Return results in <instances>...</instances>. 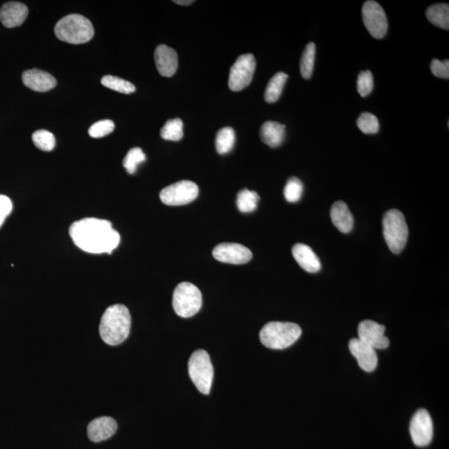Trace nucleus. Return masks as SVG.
Segmentation results:
<instances>
[{"mask_svg": "<svg viewBox=\"0 0 449 449\" xmlns=\"http://www.w3.org/2000/svg\"><path fill=\"white\" fill-rule=\"evenodd\" d=\"M362 17L365 28L374 38L381 39L386 36L388 20L385 10L376 1H366L362 8Z\"/></svg>", "mask_w": 449, "mask_h": 449, "instance_id": "nucleus-10", "label": "nucleus"}, {"mask_svg": "<svg viewBox=\"0 0 449 449\" xmlns=\"http://www.w3.org/2000/svg\"><path fill=\"white\" fill-rule=\"evenodd\" d=\"M374 89L373 74L369 71H362L357 80V90L361 97H367Z\"/></svg>", "mask_w": 449, "mask_h": 449, "instance_id": "nucleus-33", "label": "nucleus"}, {"mask_svg": "<svg viewBox=\"0 0 449 449\" xmlns=\"http://www.w3.org/2000/svg\"><path fill=\"white\" fill-rule=\"evenodd\" d=\"M357 126L365 134H374L378 132L379 123L377 117L369 112H364L357 120Z\"/></svg>", "mask_w": 449, "mask_h": 449, "instance_id": "nucleus-32", "label": "nucleus"}, {"mask_svg": "<svg viewBox=\"0 0 449 449\" xmlns=\"http://www.w3.org/2000/svg\"><path fill=\"white\" fill-rule=\"evenodd\" d=\"M316 50L315 43H309L303 52L300 59V73L304 80H309L312 75L314 65H315Z\"/></svg>", "mask_w": 449, "mask_h": 449, "instance_id": "nucleus-26", "label": "nucleus"}, {"mask_svg": "<svg viewBox=\"0 0 449 449\" xmlns=\"http://www.w3.org/2000/svg\"><path fill=\"white\" fill-rule=\"evenodd\" d=\"M287 78V74L283 72L277 73L270 78L265 91V102L274 103L278 101L283 89H284Z\"/></svg>", "mask_w": 449, "mask_h": 449, "instance_id": "nucleus-23", "label": "nucleus"}, {"mask_svg": "<svg viewBox=\"0 0 449 449\" xmlns=\"http://www.w3.org/2000/svg\"><path fill=\"white\" fill-rule=\"evenodd\" d=\"M302 328L290 322H270L260 332L261 343L272 350H284L298 341Z\"/></svg>", "mask_w": 449, "mask_h": 449, "instance_id": "nucleus-4", "label": "nucleus"}, {"mask_svg": "<svg viewBox=\"0 0 449 449\" xmlns=\"http://www.w3.org/2000/svg\"><path fill=\"white\" fill-rule=\"evenodd\" d=\"M260 200L259 195L254 191L244 189L237 195V204L240 212L249 213L254 212Z\"/></svg>", "mask_w": 449, "mask_h": 449, "instance_id": "nucleus-25", "label": "nucleus"}, {"mask_svg": "<svg viewBox=\"0 0 449 449\" xmlns=\"http://www.w3.org/2000/svg\"><path fill=\"white\" fill-rule=\"evenodd\" d=\"M235 141V134L232 128H224L216 134V147L218 154H226L232 151Z\"/></svg>", "mask_w": 449, "mask_h": 449, "instance_id": "nucleus-24", "label": "nucleus"}, {"mask_svg": "<svg viewBox=\"0 0 449 449\" xmlns=\"http://www.w3.org/2000/svg\"><path fill=\"white\" fill-rule=\"evenodd\" d=\"M212 255L218 261L233 265H242L252 259V252L237 243H221L213 249Z\"/></svg>", "mask_w": 449, "mask_h": 449, "instance_id": "nucleus-12", "label": "nucleus"}, {"mask_svg": "<svg viewBox=\"0 0 449 449\" xmlns=\"http://www.w3.org/2000/svg\"><path fill=\"white\" fill-rule=\"evenodd\" d=\"M69 234L76 246L90 254H111L121 240L110 221L98 218H84L73 222Z\"/></svg>", "mask_w": 449, "mask_h": 449, "instance_id": "nucleus-1", "label": "nucleus"}, {"mask_svg": "<svg viewBox=\"0 0 449 449\" xmlns=\"http://www.w3.org/2000/svg\"><path fill=\"white\" fill-rule=\"evenodd\" d=\"M292 255L300 267L309 273L320 272L321 264L317 255L306 244L298 243L292 248Z\"/></svg>", "mask_w": 449, "mask_h": 449, "instance_id": "nucleus-19", "label": "nucleus"}, {"mask_svg": "<svg viewBox=\"0 0 449 449\" xmlns=\"http://www.w3.org/2000/svg\"><path fill=\"white\" fill-rule=\"evenodd\" d=\"M131 323L132 321L128 309L124 304H113L102 316L99 325L100 337L109 346H119L128 339Z\"/></svg>", "mask_w": 449, "mask_h": 449, "instance_id": "nucleus-2", "label": "nucleus"}, {"mask_svg": "<svg viewBox=\"0 0 449 449\" xmlns=\"http://www.w3.org/2000/svg\"><path fill=\"white\" fill-rule=\"evenodd\" d=\"M54 33L59 41L81 45L88 43L94 36V29L89 20L80 15L64 17L55 25Z\"/></svg>", "mask_w": 449, "mask_h": 449, "instance_id": "nucleus-3", "label": "nucleus"}, {"mask_svg": "<svg viewBox=\"0 0 449 449\" xmlns=\"http://www.w3.org/2000/svg\"><path fill=\"white\" fill-rule=\"evenodd\" d=\"M409 430L416 446H429L434 435L433 421L429 412L425 409L418 411L412 418Z\"/></svg>", "mask_w": 449, "mask_h": 449, "instance_id": "nucleus-11", "label": "nucleus"}, {"mask_svg": "<svg viewBox=\"0 0 449 449\" xmlns=\"http://www.w3.org/2000/svg\"><path fill=\"white\" fill-rule=\"evenodd\" d=\"M156 68L163 77H172L176 73L178 67V56L177 52L165 45L156 47L154 53Z\"/></svg>", "mask_w": 449, "mask_h": 449, "instance_id": "nucleus-15", "label": "nucleus"}, {"mask_svg": "<svg viewBox=\"0 0 449 449\" xmlns=\"http://www.w3.org/2000/svg\"><path fill=\"white\" fill-rule=\"evenodd\" d=\"M174 3H176L177 4H179V6H191V3H193L194 1H191V0H186V1H182V0H179V1H173Z\"/></svg>", "mask_w": 449, "mask_h": 449, "instance_id": "nucleus-37", "label": "nucleus"}, {"mask_svg": "<svg viewBox=\"0 0 449 449\" xmlns=\"http://www.w3.org/2000/svg\"><path fill=\"white\" fill-rule=\"evenodd\" d=\"M385 327L376 321H364L359 325V339L367 344L374 350H383L390 346V341L385 337Z\"/></svg>", "mask_w": 449, "mask_h": 449, "instance_id": "nucleus-13", "label": "nucleus"}, {"mask_svg": "<svg viewBox=\"0 0 449 449\" xmlns=\"http://www.w3.org/2000/svg\"><path fill=\"white\" fill-rule=\"evenodd\" d=\"M256 59L251 54L238 57L230 68L228 85L230 90L242 91L252 81L256 71Z\"/></svg>", "mask_w": 449, "mask_h": 449, "instance_id": "nucleus-9", "label": "nucleus"}, {"mask_svg": "<svg viewBox=\"0 0 449 449\" xmlns=\"http://www.w3.org/2000/svg\"><path fill=\"white\" fill-rule=\"evenodd\" d=\"M146 161V155L139 147L130 149L124 160V167L129 174H134L137 171L138 165Z\"/></svg>", "mask_w": 449, "mask_h": 449, "instance_id": "nucleus-30", "label": "nucleus"}, {"mask_svg": "<svg viewBox=\"0 0 449 449\" xmlns=\"http://www.w3.org/2000/svg\"><path fill=\"white\" fill-rule=\"evenodd\" d=\"M13 210V204L7 196L0 195V228L3 225L7 217L10 215Z\"/></svg>", "mask_w": 449, "mask_h": 449, "instance_id": "nucleus-36", "label": "nucleus"}, {"mask_svg": "<svg viewBox=\"0 0 449 449\" xmlns=\"http://www.w3.org/2000/svg\"><path fill=\"white\" fill-rule=\"evenodd\" d=\"M189 376L197 389L204 395L210 394L214 369L206 351L198 350L191 355L189 363Z\"/></svg>", "mask_w": 449, "mask_h": 449, "instance_id": "nucleus-7", "label": "nucleus"}, {"mask_svg": "<svg viewBox=\"0 0 449 449\" xmlns=\"http://www.w3.org/2000/svg\"><path fill=\"white\" fill-rule=\"evenodd\" d=\"M304 186L297 177H290L288 180L284 189L285 198L288 203L299 202L303 193Z\"/></svg>", "mask_w": 449, "mask_h": 449, "instance_id": "nucleus-31", "label": "nucleus"}, {"mask_svg": "<svg viewBox=\"0 0 449 449\" xmlns=\"http://www.w3.org/2000/svg\"><path fill=\"white\" fill-rule=\"evenodd\" d=\"M102 84L106 88L119 91L124 94H130L136 91V88L128 81L123 80L119 77L107 75L104 76L101 80Z\"/></svg>", "mask_w": 449, "mask_h": 449, "instance_id": "nucleus-27", "label": "nucleus"}, {"mask_svg": "<svg viewBox=\"0 0 449 449\" xmlns=\"http://www.w3.org/2000/svg\"><path fill=\"white\" fill-rule=\"evenodd\" d=\"M24 84L36 91H47L55 88L57 81L53 75L41 69H29L23 73Z\"/></svg>", "mask_w": 449, "mask_h": 449, "instance_id": "nucleus-17", "label": "nucleus"}, {"mask_svg": "<svg viewBox=\"0 0 449 449\" xmlns=\"http://www.w3.org/2000/svg\"><path fill=\"white\" fill-rule=\"evenodd\" d=\"M285 129V125L277 122H265L260 128L261 140L270 147H277L284 141Z\"/></svg>", "mask_w": 449, "mask_h": 449, "instance_id": "nucleus-21", "label": "nucleus"}, {"mask_svg": "<svg viewBox=\"0 0 449 449\" xmlns=\"http://www.w3.org/2000/svg\"><path fill=\"white\" fill-rule=\"evenodd\" d=\"M115 126L111 120L98 121L97 123L91 125L89 130L90 137L94 138H100L107 136L115 130Z\"/></svg>", "mask_w": 449, "mask_h": 449, "instance_id": "nucleus-34", "label": "nucleus"}, {"mask_svg": "<svg viewBox=\"0 0 449 449\" xmlns=\"http://www.w3.org/2000/svg\"><path fill=\"white\" fill-rule=\"evenodd\" d=\"M348 348L355 356L360 367L366 372H372L378 365V356L376 350L359 339H352Z\"/></svg>", "mask_w": 449, "mask_h": 449, "instance_id": "nucleus-14", "label": "nucleus"}, {"mask_svg": "<svg viewBox=\"0 0 449 449\" xmlns=\"http://www.w3.org/2000/svg\"><path fill=\"white\" fill-rule=\"evenodd\" d=\"M427 19L432 24L446 30L449 29V6L448 3H436L426 11Z\"/></svg>", "mask_w": 449, "mask_h": 449, "instance_id": "nucleus-22", "label": "nucleus"}, {"mask_svg": "<svg viewBox=\"0 0 449 449\" xmlns=\"http://www.w3.org/2000/svg\"><path fill=\"white\" fill-rule=\"evenodd\" d=\"M28 15V7L20 2H8L0 8V20L6 28H15L23 24Z\"/></svg>", "mask_w": 449, "mask_h": 449, "instance_id": "nucleus-16", "label": "nucleus"}, {"mask_svg": "<svg viewBox=\"0 0 449 449\" xmlns=\"http://www.w3.org/2000/svg\"><path fill=\"white\" fill-rule=\"evenodd\" d=\"M33 142L38 149L50 152L56 145L54 134L47 130H38L33 134Z\"/></svg>", "mask_w": 449, "mask_h": 449, "instance_id": "nucleus-29", "label": "nucleus"}, {"mask_svg": "<svg viewBox=\"0 0 449 449\" xmlns=\"http://www.w3.org/2000/svg\"><path fill=\"white\" fill-rule=\"evenodd\" d=\"M203 304V295L191 283L182 282L174 290L172 306L177 316L190 318L198 313Z\"/></svg>", "mask_w": 449, "mask_h": 449, "instance_id": "nucleus-6", "label": "nucleus"}, {"mask_svg": "<svg viewBox=\"0 0 449 449\" xmlns=\"http://www.w3.org/2000/svg\"><path fill=\"white\" fill-rule=\"evenodd\" d=\"M330 217L333 224L339 232L348 233L351 232L354 226V218L351 214L350 209L344 202H337L331 207Z\"/></svg>", "mask_w": 449, "mask_h": 449, "instance_id": "nucleus-20", "label": "nucleus"}, {"mask_svg": "<svg viewBox=\"0 0 449 449\" xmlns=\"http://www.w3.org/2000/svg\"><path fill=\"white\" fill-rule=\"evenodd\" d=\"M199 187L195 182L181 181L161 191L160 199L167 206H182L198 198Z\"/></svg>", "mask_w": 449, "mask_h": 449, "instance_id": "nucleus-8", "label": "nucleus"}, {"mask_svg": "<svg viewBox=\"0 0 449 449\" xmlns=\"http://www.w3.org/2000/svg\"><path fill=\"white\" fill-rule=\"evenodd\" d=\"M117 429V424L115 418L100 417L95 418L89 425L88 436L91 441L100 443L112 437Z\"/></svg>", "mask_w": 449, "mask_h": 449, "instance_id": "nucleus-18", "label": "nucleus"}, {"mask_svg": "<svg viewBox=\"0 0 449 449\" xmlns=\"http://www.w3.org/2000/svg\"><path fill=\"white\" fill-rule=\"evenodd\" d=\"M383 233L388 247L399 254L406 246L408 228L402 212L396 209L388 211L383 218Z\"/></svg>", "mask_w": 449, "mask_h": 449, "instance_id": "nucleus-5", "label": "nucleus"}, {"mask_svg": "<svg viewBox=\"0 0 449 449\" xmlns=\"http://www.w3.org/2000/svg\"><path fill=\"white\" fill-rule=\"evenodd\" d=\"M432 73L435 77L448 80L449 78V61H440L439 59L432 60L430 64Z\"/></svg>", "mask_w": 449, "mask_h": 449, "instance_id": "nucleus-35", "label": "nucleus"}, {"mask_svg": "<svg viewBox=\"0 0 449 449\" xmlns=\"http://www.w3.org/2000/svg\"><path fill=\"white\" fill-rule=\"evenodd\" d=\"M164 140L177 142L183 138V123L180 119H170L161 130Z\"/></svg>", "mask_w": 449, "mask_h": 449, "instance_id": "nucleus-28", "label": "nucleus"}]
</instances>
